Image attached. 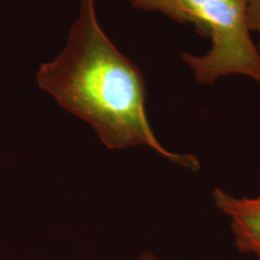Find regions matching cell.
I'll return each mask as SVG.
<instances>
[{
	"mask_svg": "<svg viewBox=\"0 0 260 260\" xmlns=\"http://www.w3.org/2000/svg\"><path fill=\"white\" fill-rule=\"evenodd\" d=\"M98 1L80 0L65 47L39 68V86L92 125L108 149L148 146L172 162L198 171V158L173 153L155 137L146 112L144 75L103 31Z\"/></svg>",
	"mask_w": 260,
	"mask_h": 260,
	"instance_id": "obj_1",
	"label": "cell"
},
{
	"mask_svg": "<svg viewBox=\"0 0 260 260\" xmlns=\"http://www.w3.org/2000/svg\"><path fill=\"white\" fill-rule=\"evenodd\" d=\"M251 0H131L134 8L158 12L180 23H193L211 39L203 55L182 53L197 82L211 85L228 75L248 76L260 85V52L251 38Z\"/></svg>",
	"mask_w": 260,
	"mask_h": 260,
	"instance_id": "obj_2",
	"label": "cell"
},
{
	"mask_svg": "<svg viewBox=\"0 0 260 260\" xmlns=\"http://www.w3.org/2000/svg\"><path fill=\"white\" fill-rule=\"evenodd\" d=\"M212 197L216 206L231 220L237 250L260 260V196L236 198L216 188Z\"/></svg>",
	"mask_w": 260,
	"mask_h": 260,
	"instance_id": "obj_3",
	"label": "cell"
},
{
	"mask_svg": "<svg viewBox=\"0 0 260 260\" xmlns=\"http://www.w3.org/2000/svg\"><path fill=\"white\" fill-rule=\"evenodd\" d=\"M248 20L251 32L260 33V0H251Z\"/></svg>",
	"mask_w": 260,
	"mask_h": 260,
	"instance_id": "obj_4",
	"label": "cell"
},
{
	"mask_svg": "<svg viewBox=\"0 0 260 260\" xmlns=\"http://www.w3.org/2000/svg\"><path fill=\"white\" fill-rule=\"evenodd\" d=\"M139 260H158L155 255L151 252H144L143 254H141Z\"/></svg>",
	"mask_w": 260,
	"mask_h": 260,
	"instance_id": "obj_5",
	"label": "cell"
},
{
	"mask_svg": "<svg viewBox=\"0 0 260 260\" xmlns=\"http://www.w3.org/2000/svg\"><path fill=\"white\" fill-rule=\"evenodd\" d=\"M258 50H259V52H260V45H259V47H258Z\"/></svg>",
	"mask_w": 260,
	"mask_h": 260,
	"instance_id": "obj_6",
	"label": "cell"
}]
</instances>
